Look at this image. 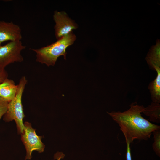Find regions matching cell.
I'll return each mask as SVG.
<instances>
[{
	"instance_id": "6da1fadb",
	"label": "cell",
	"mask_w": 160,
	"mask_h": 160,
	"mask_svg": "<svg viewBox=\"0 0 160 160\" xmlns=\"http://www.w3.org/2000/svg\"><path fill=\"white\" fill-rule=\"evenodd\" d=\"M144 107L132 103L130 108L123 112H107L118 124L125 137L126 142L134 140H147L153 132L160 129V126L152 123L142 116Z\"/></svg>"
},
{
	"instance_id": "7a4b0ae2",
	"label": "cell",
	"mask_w": 160,
	"mask_h": 160,
	"mask_svg": "<svg viewBox=\"0 0 160 160\" xmlns=\"http://www.w3.org/2000/svg\"><path fill=\"white\" fill-rule=\"evenodd\" d=\"M76 39V36L72 32L49 45L31 49L36 53L37 62L48 66H53L59 56L63 55L66 59V48L73 44Z\"/></svg>"
},
{
	"instance_id": "3957f363",
	"label": "cell",
	"mask_w": 160,
	"mask_h": 160,
	"mask_svg": "<svg viewBox=\"0 0 160 160\" xmlns=\"http://www.w3.org/2000/svg\"><path fill=\"white\" fill-rule=\"evenodd\" d=\"M27 80L25 76L20 79L17 85V93L15 98L8 103L7 112L4 115L3 120L6 122L14 120L16 124L18 132L21 134L24 129L23 119L25 117L22 104L23 92Z\"/></svg>"
},
{
	"instance_id": "277c9868",
	"label": "cell",
	"mask_w": 160,
	"mask_h": 160,
	"mask_svg": "<svg viewBox=\"0 0 160 160\" xmlns=\"http://www.w3.org/2000/svg\"><path fill=\"white\" fill-rule=\"evenodd\" d=\"M24 129L21 134V139L26 150L25 160H30L33 151L39 153L43 152L45 145L42 142V136H38L36 133V129L32 127L31 124L28 122L24 123Z\"/></svg>"
},
{
	"instance_id": "5b68a950",
	"label": "cell",
	"mask_w": 160,
	"mask_h": 160,
	"mask_svg": "<svg viewBox=\"0 0 160 160\" xmlns=\"http://www.w3.org/2000/svg\"><path fill=\"white\" fill-rule=\"evenodd\" d=\"M21 41H11L0 45V67L4 68L8 65L23 60L21 51L25 48Z\"/></svg>"
},
{
	"instance_id": "8992f818",
	"label": "cell",
	"mask_w": 160,
	"mask_h": 160,
	"mask_svg": "<svg viewBox=\"0 0 160 160\" xmlns=\"http://www.w3.org/2000/svg\"><path fill=\"white\" fill-rule=\"evenodd\" d=\"M53 19L55 23V34L57 40L72 32L73 30L78 28L77 24L64 11H55Z\"/></svg>"
},
{
	"instance_id": "52a82bcc",
	"label": "cell",
	"mask_w": 160,
	"mask_h": 160,
	"mask_svg": "<svg viewBox=\"0 0 160 160\" xmlns=\"http://www.w3.org/2000/svg\"><path fill=\"white\" fill-rule=\"evenodd\" d=\"M21 30L17 25L12 22L0 20V45L6 41H21Z\"/></svg>"
},
{
	"instance_id": "ba28073f",
	"label": "cell",
	"mask_w": 160,
	"mask_h": 160,
	"mask_svg": "<svg viewBox=\"0 0 160 160\" xmlns=\"http://www.w3.org/2000/svg\"><path fill=\"white\" fill-rule=\"evenodd\" d=\"M17 88V85H15L12 80L6 79L0 85V98L9 102L15 98Z\"/></svg>"
},
{
	"instance_id": "9c48e42d",
	"label": "cell",
	"mask_w": 160,
	"mask_h": 160,
	"mask_svg": "<svg viewBox=\"0 0 160 160\" xmlns=\"http://www.w3.org/2000/svg\"><path fill=\"white\" fill-rule=\"evenodd\" d=\"M143 113L149 117L150 121L153 123H160V105L152 102L147 107H144Z\"/></svg>"
},
{
	"instance_id": "30bf717a",
	"label": "cell",
	"mask_w": 160,
	"mask_h": 160,
	"mask_svg": "<svg viewBox=\"0 0 160 160\" xmlns=\"http://www.w3.org/2000/svg\"><path fill=\"white\" fill-rule=\"evenodd\" d=\"M160 129L153 132L154 141L152 148L156 154L159 157L160 156Z\"/></svg>"
},
{
	"instance_id": "8fae6325",
	"label": "cell",
	"mask_w": 160,
	"mask_h": 160,
	"mask_svg": "<svg viewBox=\"0 0 160 160\" xmlns=\"http://www.w3.org/2000/svg\"><path fill=\"white\" fill-rule=\"evenodd\" d=\"M8 103L0 98V120L7 111Z\"/></svg>"
},
{
	"instance_id": "7c38bea8",
	"label": "cell",
	"mask_w": 160,
	"mask_h": 160,
	"mask_svg": "<svg viewBox=\"0 0 160 160\" xmlns=\"http://www.w3.org/2000/svg\"><path fill=\"white\" fill-rule=\"evenodd\" d=\"M8 75L4 68L0 67V81L2 82L7 78Z\"/></svg>"
},
{
	"instance_id": "4fadbf2b",
	"label": "cell",
	"mask_w": 160,
	"mask_h": 160,
	"mask_svg": "<svg viewBox=\"0 0 160 160\" xmlns=\"http://www.w3.org/2000/svg\"><path fill=\"white\" fill-rule=\"evenodd\" d=\"M127 144V149L126 153V160H132L131 155V148L130 147V143L126 142Z\"/></svg>"
},
{
	"instance_id": "5bb4252c",
	"label": "cell",
	"mask_w": 160,
	"mask_h": 160,
	"mask_svg": "<svg viewBox=\"0 0 160 160\" xmlns=\"http://www.w3.org/2000/svg\"><path fill=\"white\" fill-rule=\"evenodd\" d=\"M65 156V155L62 152H57L54 155V159H57V160H60L61 159H63Z\"/></svg>"
},
{
	"instance_id": "9a60e30c",
	"label": "cell",
	"mask_w": 160,
	"mask_h": 160,
	"mask_svg": "<svg viewBox=\"0 0 160 160\" xmlns=\"http://www.w3.org/2000/svg\"><path fill=\"white\" fill-rule=\"evenodd\" d=\"M1 82L0 81V85H1Z\"/></svg>"
}]
</instances>
